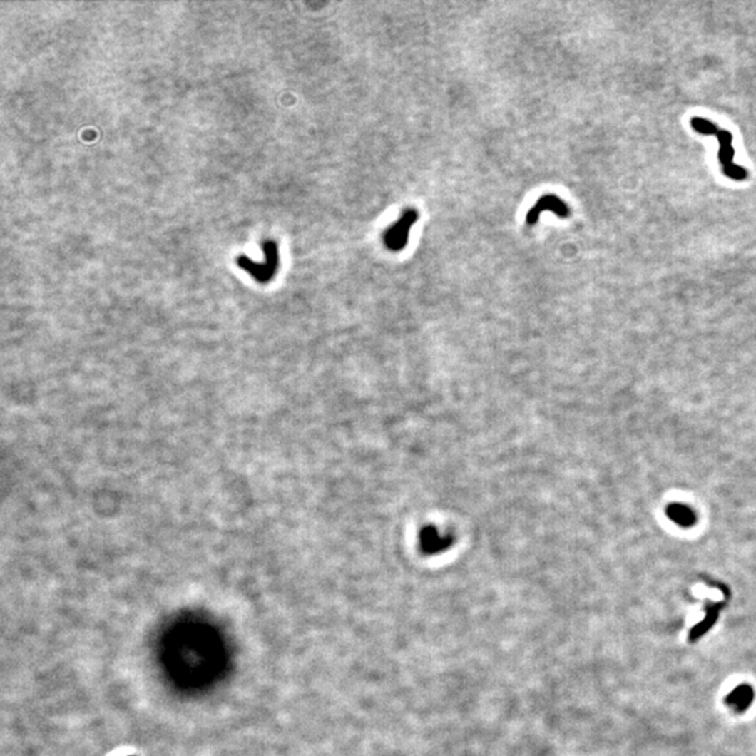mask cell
Wrapping results in <instances>:
<instances>
[{"mask_svg":"<svg viewBox=\"0 0 756 756\" xmlns=\"http://www.w3.org/2000/svg\"><path fill=\"white\" fill-rule=\"evenodd\" d=\"M417 219H419L417 210L407 209L398 222L388 227V230L384 234V242L389 251L399 252L405 250L408 240H409V231L417 222Z\"/></svg>","mask_w":756,"mask_h":756,"instance_id":"cell-1","label":"cell"},{"mask_svg":"<svg viewBox=\"0 0 756 756\" xmlns=\"http://www.w3.org/2000/svg\"><path fill=\"white\" fill-rule=\"evenodd\" d=\"M716 138L720 142V151H718V160L722 165V173L735 180V181H744L748 178L747 168L734 164V148H732V133L724 129H720L716 133Z\"/></svg>","mask_w":756,"mask_h":756,"instance_id":"cell-2","label":"cell"},{"mask_svg":"<svg viewBox=\"0 0 756 756\" xmlns=\"http://www.w3.org/2000/svg\"><path fill=\"white\" fill-rule=\"evenodd\" d=\"M454 536L449 532H441L440 529L429 526L422 529L419 535L420 549L426 555H436L443 551H447L453 543Z\"/></svg>","mask_w":756,"mask_h":756,"instance_id":"cell-3","label":"cell"},{"mask_svg":"<svg viewBox=\"0 0 756 756\" xmlns=\"http://www.w3.org/2000/svg\"><path fill=\"white\" fill-rule=\"evenodd\" d=\"M545 210H551L562 219H566L570 216V209L561 198H558L556 195H545L531 208V210L527 213L526 220L529 226H533L539 220L541 213Z\"/></svg>","mask_w":756,"mask_h":756,"instance_id":"cell-4","label":"cell"},{"mask_svg":"<svg viewBox=\"0 0 756 756\" xmlns=\"http://www.w3.org/2000/svg\"><path fill=\"white\" fill-rule=\"evenodd\" d=\"M690 126L696 132H699L702 135H708V136H710V135L716 136V133L720 131L716 126V123H713L712 121L705 119V118H692L690 119Z\"/></svg>","mask_w":756,"mask_h":756,"instance_id":"cell-5","label":"cell"}]
</instances>
